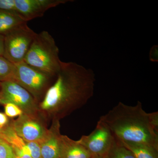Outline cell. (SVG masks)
Segmentation results:
<instances>
[{"label":"cell","instance_id":"7","mask_svg":"<svg viewBox=\"0 0 158 158\" xmlns=\"http://www.w3.org/2000/svg\"><path fill=\"white\" fill-rule=\"evenodd\" d=\"M115 141L110 128L100 120L92 132L88 135L82 136L77 141L92 156L107 154Z\"/></svg>","mask_w":158,"mask_h":158},{"label":"cell","instance_id":"20","mask_svg":"<svg viewBox=\"0 0 158 158\" xmlns=\"http://www.w3.org/2000/svg\"><path fill=\"white\" fill-rule=\"evenodd\" d=\"M0 10L15 11V0H0Z\"/></svg>","mask_w":158,"mask_h":158},{"label":"cell","instance_id":"10","mask_svg":"<svg viewBox=\"0 0 158 158\" xmlns=\"http://www.w3.org/2000/svg\"><path fill=\"white\" fill-rule=\"evenodd\" d=\"M60 120H52V125L39 143L42 158H59L60 153Z\"/></svg>","mask_w":158,"mask_h":158},{"label":"cell","instance_id":"15","mask_svg":"<svg viewBox=\"0 0 158 158\" xmlns=\"http://www.w3.org/2000/svg\"><path fill=\"white\" fill-rule=\"evenodd\" d=\"M15 69V64L0 56V82L12 81Z\"/></svg>","mask_w":158,"mask_h":158},{"label":"cell","instance_id":"4","mask_svg":"<svg viewBox=\"0 0 158 158\" xmlns=\"http://www.w3.org/2000/svg\"><path fill=\"white\" fill-rule=\"evenodd\" d=\"M15 66L12 81L27 90L39 104L56 76L34 68L24 62L15 64Z\"/></svg>","mask_w":158,"mask_h":158},{"label":"cell","instance_id":"8","mask_svg":"<svg viewBox=\"0 0 158 158\" xmlns=\"http://www.w3.org/2000/svg\"><path fill=\"white\" fill-rule=\"evenodd\" d=\"M44 121L40 115L31 116L23 113L17 119H10L9 123L18 135L25 142H39L48 130Z\"/></svg>","mask_w":158,"mask_h":158},{"label":"cell","instance_id":"3","mask_svg":"<svg viewBox=\"0 0 158 158\" xmlns=\"http://www.w3.org/2000/svg\"><path fill=\"white\" fill-rule=\"evenodd\" d=\"M24 62L34 68L56 76L62 61L55 39L48 31L37 34Z\"/></svg>","mask_w":158,"mask_h":158},{"label":"cell","instance_id":"5","mask_svg":"<svg viewBox=\"0 0 158 158\" xmlns=\"http://www.w3.org/2000/svg\"><path fill=\"white\" fill-rule=\"evenodd\" d=\"M36 34L27 23L15 28L4 36L3 56L15 64L23 62Z\"/></svg>","mask_w":158,"mask_h":158},{"label":"cell","instance_id":"17","mask_svg":"<svg viewBox=\"0 0 158 158\" xmlns=\"http://www.w3.org/2000/svg\"><path fill=\"white\" fill-rule=\"evenodd\" d=\"M0 158H15L12 147L6 141L0 139Z\"/></svg>","mask_w":158,"mask_h":158},{"label":"cell","instance_id":"6","mask_svg":"<svg viewBox=\"0 0 158 158\" xmlns=\"http://www.w3.org/2000/svg\"><path fill=\"white\" fill-rule=\"evenodd\" d=\"M16 105L23 113L38 116V103L27 90L12 81L0 82V104Z\"/></svg>","mask_w":158,"mask_h":158},{"label":"cell","instance_id":"19","mask_svg":"<svg viewBox=\"0 0 158 158\" xmlns=\"http://www.w3.org/2000/svg\"><path fill=\"white\" fill-rule=\"evenodd\" d=\"M26 145L30 151V155L33 158H42L40 145L37 141L26 142Z\"/></svg>","mask_w":158,"mask_h":158},{"label":"cell","instance_id":"11","mask_svg":"<svg viewBox=\"0 0 158 158\" xmlns=\"http://www.w3.org/2000/svg\"><path fill=\"white\" fill-rule=\"evenodd\" d=\"M92 156L85 147L66 135H61L59 158H91Z\"/></svg>","mask_w":158,"mask_h":158},{"label":"cell","instance_id":"24","mask_svg":"<svg viewBox=\"0 0 158 158\" xmlns=\"http://www.w3.org/2000/svg\"><path fill=\"white\" fill-rule=\"evenodd\" d=\"M91 158H109V153L105 155L92 156Z\"/></svg>","mask_w":158,"mask_h":158},{"label":"cell","instance_id":"12","mask_svg":"<svg viewBox=\"0 0 158 158\" xmlns=\"http://www.w3.org/2000/svg\"><path fill=\"white\" fill-rule=\"evenodd\" d=\"M0 139L6 141L12 147L15 156H31L25 141L18 135L10 125L9 121L4 127L0 128Z\"/></svg>","mask_w":158,"mask_h":158},{"label":"cell","instance_id":"16","mask_svg":"<svg viewBox=\"0 0 158 158\" xmlns=\"http://www.w3.org/2000/svg\"><path fill=\"white\" fill-rule=\"evenodd\" d=\"M109 158H135L130 150L116 140L109 153Z\"/></svg>","mask_w":158,"mask_h":158},{"label":"cell","instance_id":"1","mask_svg":"<svg viewBox=\"0 0 158 158\" xmlns=\"http://www.w3.org/2000/svg\"><path fill=\"white\" fill-rule=\"evenodd\" d=\"M93 71L76 62H62L56 78L38 105L45 121L60 119L85 106L93 97Z\"/></svg>","mask_w":158,"mask_h":158},{"label":"cell","instance_id":"21","mask_svg":"<svg viewBox=\"0 0 158 158\" xmlns=\"http://www.w3.org/2000/svg\"><path fill=\"white\" fill-rule=\"evenodd\" d=\"M149 118L152 126L158 131V112L149 113Z\"/></svg>","mask_w":158,"mask_h":158},{"label":"cell","instance_id":"23","mask_svg":"<svg viewBox=\"0 0 158 158\" xmlns=\"http://www.w3.org/2000/svg\"><path fill=\"white\" fill-rule=\"evenodd\" d=\"M4 36L0 35V56H2L4 52Z\"/></svg>","mask_w":158,"mask_h":158},{"label":"cell","instance_id":"22","mask_svg":"<svg viewBox=\"0 0 158 158\" xmlns=\"http://www.w3.org/2000/svg\"><path fill=\"white\" fill-rule=\"evenodd\" d=\"M9 120L5 113L0 112V128L4 127L9 123Z\"/></svg>","mask_w":158,"mask_h":158},{"label":"cell","instance_id":"25","mask_svg":"<svg viewBox=\"0 0 158 158\" xmlns=\"http://www.w3.org/2000/svg\"><path fill=\"white\" fill-rule=\"evenodd\" d=\"M15 158H33L28 155H24L21 156H15Z\"/></svg>","mask_w":158,"mask_h":158},{"label":"cell","instance_id":"18","mask_svg":"<svg viewBox=\"0 0 158 158\" xmlns=\"http://www.w3.org/2000/svg\"><path fill=\"white\" fill-rule=\"evenodd\" d=\"M5 114L9 118H14L19 116L23 114L22 110L16 105L11 103H8L4 105Z\"/></svg>","mask_w":158,"mask_h":158},{"label":"cell","instance_id":"2","mask_svg":"<svg viewBox=\"0 0 158 158\" xmlns=\"http://www.w3.org/2000/svg\"><path fill=\"white\" fill-rule=\"evenodd\" d=\"M99 120L104 123L119 142L141 143L158 148V131L152 126L149 113L138 102L135 106L119 102Z\"/></svg>","mask_w":158,"mask_h":158},{"label":"cell","instance_id":"9","mask_svg":"<svg viewBox=\"0 0 158 158\" xmlns=\"http://www.w3.org/2000/svg\"><path fill=\"white\" fill-rule=\"evenodd\" d=\"M68 0H15V11L26 22L43 16L48 9L65 4Z\"/></svg>","mask_w":158,"mask_h":158},{"label":"cell","instance_id":"13","mask_svg":"<svg viewBox=\"0 0 158 158\" xmlns=\"http://www.w3.org/2000/svg\"><path fill=\"white\" fill-rule=\"evenodd\" d=\"M26 23L16 11L0 10V35L4 36L15 28Z\"/></svg>","mask_w":158,"mask_h":158},{"label":"cell","instance_id":"14","mask_svg":"<svg viewBox=\"0 0 158 158\" xmlns=\"http://www.w3.org/2000/svg\"><path fill=\"white\" fill-rule=\"evenodd\" d=\"M118 142L130 150L135 158H158V148L152 145L141 143Z\"/></svg>","mask_w":158,"mask_h":158}]
</instances>
